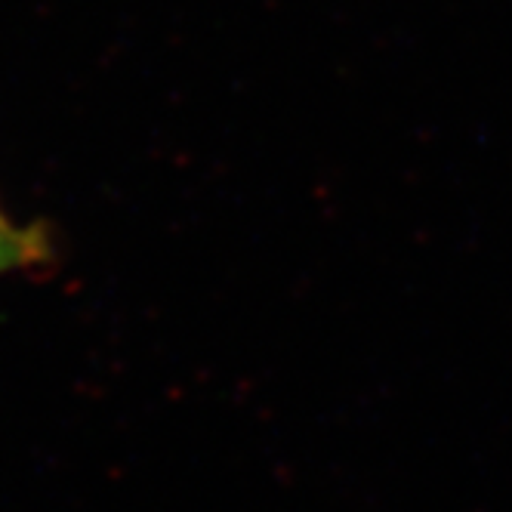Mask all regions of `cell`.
<instances>
[{
	"label": "cell",
	"instance_id": "6da1fadb",
	"mask_svg": "<svg viewBox=\"0 0 512 512\" xmlns=\"http://www.w3.org/2000/svg\"><path fill=\"white\" fill-rule=\"evenodd\" d=\"M47 260V238L41 229L19 226L7 213H0V278L19 269H31Z\"/></svg>",
	"mask_w": 512,
	"mask_h": 512
}]
</instances>
